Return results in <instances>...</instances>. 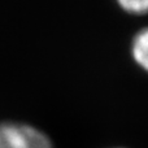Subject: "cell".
Instances as JSON below:
<instances>
[{"mask_svg":"<svg viewBox=\"0 0 148 148\" xmlns=\"http://www.w3.org/2000/svg\"><path fill=\"white\" fill-rule=\"evenodd\" d=\"M131 56L136 65L148 73V26L134 35L131 42Z\"/></svg>","mask_w":148,"mask_h":148,"instance_id":"7a4b0ae2","label":"cell"},{"mask_svg":"<svg viewBox=\"0 0 148 148\" xmlns=\"http://www.w3.org/2000/svg\"><path fill=\"white\" fill-rule=\"evenodd\" d=\"M0 148H53L47 134L27 123L0 122Z\"/></svg>","mask_w":148,"mask_h":148,"instance_id":"6da1fadb","label":"cell"},{"mask_svg":"<svg viewBox=\"0 0 148 148\" xmlns=\"http://www.w3.org/2000/svg\"><path fill=\"white\" fill-rule=\"evenodd\" d=\"M118 5L122 10L131 14L148 13V0H120Z\"/></svg>","mask_w":148,"mask_h":148,"instance_id":"3957f363","label":"cell"}]
</instances>
